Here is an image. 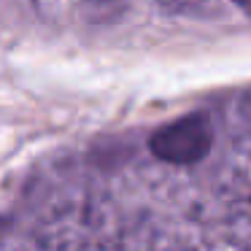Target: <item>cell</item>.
I'll return each mask as SVG.
<instances>
[{
  "instance_id": "cell-1",
  "label": "cell",
  "mask_w": 251,
  "mask_h": 251,
  "mask_svg": "<svg viewBox=\"0 0 251 251\" xmlns=\"http://www.w3.org/2000/svg\"><path fill=\"white\" fill-rule=\"evenodd\" d=\"M154 151L159 157L170 159V162H186V159H197L208 149V127L202 116H192V119H178L159 130L154 135Z\"/></svg>"
}]
</instances>
